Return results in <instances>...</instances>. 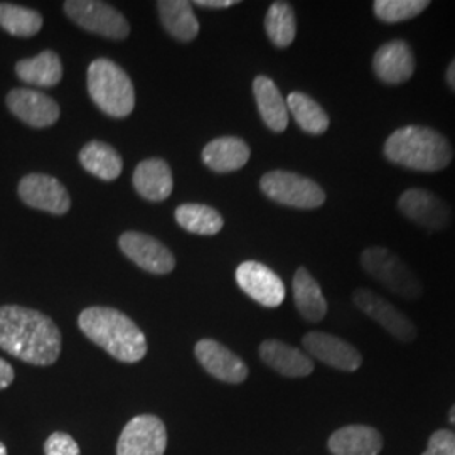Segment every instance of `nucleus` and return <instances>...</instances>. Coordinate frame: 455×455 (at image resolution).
Returning a JSON list of instances; mask_svg holds the SVG:
<instances>
[{
	"label": "nucleus",
	"mask_w": 455,
	"mask_h": 455,
	"mask_svg": "<svg viewBox=\"0 0 455 455\" xmlns=\"http://www.w3.org/2000/svg\"><path fill=\"white\" fill-rule=\"evenodd\" d=\"M61 347V331L46 314L22 306L0 307V349L7 355L34 366H51Z\"/></svg>",
	"instance_id": "obj_1"
},
{
	"label": "nucleus",
	"mask_w": 455,
	"mask_h": 455,
	"mask_svg": "<svg viewBox=\"0 0 455 455\" xmlns=\"http://www.w3.org/2000/svg\"><path fill=\"white\" fill-rule=\"evenodd\" d=\"M83 334L112 358L139 363L146 358L147 339L129 315L114 307H88L78 317Z\"/></svg>",
	"instance_id": "obj_2"
},
{
	"label": "nucleus",
	"mask_w": 455,
	"mask_h": 455,
	"mask_svg": "<svg viewBox=\"0 0 455 455\" xmlns=\"http://www.w3.org/2000/svg\"><path fill=\"white\" fill-rule=\"evenodd\" d=\"M385 157L390 163L420 172H437L452 163L449 140L430 127L408 125L393 132L385 142Z\"/></svg>",
	"instance_id": "obj_3"
},
{
	"label": "nucleus",
	"mask_w": 455,
	"mask_h": 455,
	"mask_svg": "<svg viewBox=\"0 0 455 455\" xmlns=\"http://www.w3.org/2000/svg\"><path fill=\"white\" fill-rule=\"evenodd\" d=\"M88 93L103 114L115 118L129 116L135 108V90L120 66L98 58L88 68Z\"/></svg>",
	"instance_id": "obj_4"
},
{
	"label": "nucleus",
	"mask_w": 455,
	"mask_h": 455,
	"mask_svg": "<svg viewBox=\"0 0 455 455\" xmlns=\"http://www.w3.org/2000/svg\"><path fill=\"white\" fill-rule=\"evenodd\" d=\"M361 267L368 275L396 295L405 299H419L422 295L420 280L407 263L388 248H366L361 255Z\"/></svg>",
	"instance_id": "obj_5"
},
{
	"label": "nucleus",
	"mask_w": 455,
	"mask_h": 455,
	"mask_svg": "<svg viewBox=\"0 0 455 455\" xmlns=\"http://www.w3.org/2000/svg\"><path fill=\"white\" fill-rule=\"evenodd\" d=\"M260 188L272 201L299 210H314L325 201L324 189L315 180L287 171L267 172L261 178Z\"/></svg>",
	"instance_id": "obj_6"
},
{
	"label": "nucleus",
	"mask_w": 455,
	"mask_h": 455,
	"mask_svg": "<svg viewBox=\"0 0 455 455\" xmlns=\"http://www.w3.org/2000/svg\"><path fill=\"white\" fill-rule=\"evenodd\" d=\"M65 14L88 33L120 41L131 34L129 20L112 5L98 0H68Z\"/></svg>",
	"instance_id": "obj_7"
},
{
	"label": "nucleus",
	"mask_w": 455,
	"mask_h": 455,
	"mask_svg": "<svg viewBox=\"0 0 455 455\" xmlns=\"http://www.w3.org/2000/svg\"><path fill=\"white\" fill-rule=\"evenodd\" d=\"M167 430L156 415H137L127 423L118 437L116 455H164Z\"/></svg>",
	"instance_id": "obj_8"
},
{
	"label": "nucleus",
	"mask_w": 455,
	"mask_h": 455,
	"mask_svg": "<svg viewBox=\"0 0 455 455\" xmlns=\"http://www.w3.org/2000/svg\"><path fill=\"white\" fill-rule=\"evenodd\" d=\"M236 283L263 307H278L285 300V285L272 268L260 261H243L236 268Z\"/></svg>",
	"instance_id": "obj_9"
},
{
	"label": "nucleus",
	"mask_w": 455,
	"mask_h": 455,
	"mask_svg": "<svg viewBox=\"0 0 455 455\" xmlns=\"http://www.w3.org/2000/svg\"><path fill=\"white\" fill-rule=\"evenodd\" d=\"M118 244L125 257H129L137 267L148 274L165 275L171 274L176 267V259L171 250L159 240L144 233L127 231L120 236Z\"/></svg>",
	"instance_id": "obj_10"
},
{
	"label": "nucleus",
	"mask_w": 455,
	"mask_h": 455,
	"mask_svg": "<svg viewBox=\"0 0 455 455\" xmlns=\"http://www.w3.org/2000/svg\"><path fill=\"white\" fill-rule=\"evenodd\" d=\"M398 210L410 221L430 231H442L452 221L451 206L432 191L408 189L398 199Z\"/></svg>",
	"instance_id": "obj_11"
},
{
	"label": "nucleus",
	"mask_w": 455,
	"mask_h": 455,
	"mask_svg": "<svg viewBox=\"0 0 455 455\" xmlns=\"http://www.w3.org/2000/svg\"><path fill=\"white\" fill-rule=\"evenodd\" d=\"M353 302L361 312L371 317L388 334L400 342L415 341L417 329L403 312L396 309L388 300L371 292L370 289H358L353 293Z\"/></svg>",
	"instance_id": "obj_12"
},
{
	"label": "nucleus",
	"mask_w": 455,
	"mask_h": 455,
	"mask_svg": "<svg viewBox=\"0 0 455 455\" xmlns=\"http://www.w3.org/2000/svg\"><path fill=\"white\" fill-rule=\"evenodd\" d=\"M17 193L22 203L34 210L66 214L71 208V197L65 186L48 174H28L19 182Z\"/></svg>",
	"instance_id": "obj_13"
},
{
	"label": "nucleus",
	"mask_w": 455,
	"mask_h": 455,
	"mask_svg": "<svg viewBox=\"0 0 455 455\" xmlns=\"http://www.w3.org/2000/svg\"><path fill=\"white\" fill-rule=\"evenodd\" d=\"M7 108L20 122L34 129H46L60 118V105L52 98L29 88L11 90L5 98Z\"/></svg>",
	"instance_id": "obj_14"
},
{
	"label": "nucleus",
	"mask_w": 455,
	"mask_h": 455,
	"mask_svg": "<svg viewBox=\"0 0 455 455\" xmlns=\"http://www.w3.org/2000/svg\"><path fill=\"white\" fill-rule=\"evenodd\" d=\"M302 344L310 358L319 359L339 371H356L363 364L358 349L332 334L314 331L304 336Z\"/></svg>",
	"instance_id": "obj_15"
},
{
	"label": "nucleus",
	"mask_w": 455,
	"mask_h": 455,
	"mask_svg": "<svg viewBox=\"0 0 455 455\" xmlns=\"http://www.w3.org/2000/svg\"><path fill=\"white\" fill-rule=\"evenodd\" d=\"M195 355L199 364L223 383L240 385L248 378V366L243 359L218 341L201 339L195 346Z\"/></svg>",
	"instance_id": "obj_16"
},
{
	"label": "nucleus",
	"mask_w": 455,
	"mask_h": 455,
	"mask_svg": "<svg viewBox=\"0 0 455 455\" xmlns=\"http://www.w3.org/2000/svg\"><path fill=\"white\" fill-rule=\"evenodd\" d=\"M374 75L387 84L408 82L415 71V56L405 41L395 39L374 52Z\"/></svg>",
	"instance_id": "obj_17"
},
{
	"label": "nucleus",
	"mask_w": 455,
	"mask_h": 455,
	"mask_svg": "<svg viewBox=\"0 0 455 455\" xmlns=\"http://www.w3.org/2000/svg\"><path fill=\"white\" fill-rule=\"evenodd\" d=\"M260 358L274 371L287 378H304L314 371L309 355L276 339L261 342Z\"/></svg>",
	"instance_id": "obj_18"
},
{
	"label": "nucleus",
	"mask_w": 455,
	"mask_h": 455,
	"mask_svg": "<svg viewBox=\"0 0 455 455\" xmlns=\"http://www.w3.org/2000/svg\"><path fill=\"white\" fill-rule=\"evenodd\" d=\"M383 439L368 425H347L329 437V451L334 455H378Z\"/></svg>",
	"instance_id": "obj_19"
},
{
	"label": "nucleus",
	"mask_w": 455,
	"mask_h": 455,
	"mask_svg": "<svg viewBox=\"0 0 455 455\" xmlns=\"http://www.w3.org/2000/svg\"><path fill=\"white\" fill-rule=\"evenodd\" d=\"M172 172L164 159H146L133 172V188L147 201L159 203L172 193Z\"/></svg>",
	"instance_id": "obj_20"
},
{
	"label": "nucleus",
	"mask_w": 455,
	"mask_h": 455,
	"mask_svg": "<svg viewBox=\"0 0 455 455\" xmlns=\"http://www.w3.org/2000/svg\"><path fill=\"white\" fill-rule=\"evenodd\" d=\"M253 95L265 125L276 133L285 131L289 125V108L274 80L263 75L257 76L253 82Z\"/></svg>",
	"instance_id": "obj_21"
},
{
	"label": "nucleus",
	"mask_w": 455,
	"mask_h": 455,
	"mask_svg": "<svg viewBox=\"0 0 455 455\" xmlns=\"http://www.w3.org/2000/svg\"><path fill=\"white\" fill-rule=\"evenodd\" d=\"M250 161V147L238 137H220L203 148V163L214 172H235Z\"/></svg>",
	"instance_id": "obj_22"
},
{
	"label": "nucleus",
	"mask_w": 455,
	"mask_h": 455,
	"mask_svg": "<svg viewBox=\"0 0 455 455\" xmlns=\"http://www.w3.org/2000/svg\"><path fill=\"white\" fill-rule=\"evenodd\" d=\"M17 78L20 82L51 88L63 80V63L54 51H43L36 58L20 60L16 65Z\"/></svg>",
	"instance_id": "obj_23"
},
{
	"label": "nucleus",
	"mask_w": 455,
	"mask_h": 455,
	"mask_svg": "<svg viewBox=\"0 0 455 455\" xmlns=\"http://www.w3.org/2000/svg\"><path fill=\"white\" fill-rule=\"evenodd\" d=\"M293 300L300 315L309 323H319L327 314V302L321 285L304 267L293 275Z\"/></svg>",
	"instance_id": "obj_24"
},
{
	"label": "nucleus",
	"mask_w": 455,
	"mask_h": 455,
	"mask_svg": "<svg viewBox=\"0 0 455 455\" xmlns=\"http://www.w3.org/2000/svg\"><path fill=\"white\" fill-rule=\"evenodd\" d=\"M164 29L174 39L189 43L199 33V22L196 19L193 4L188 0H161L157 2Z\"/></svg>",
	"instance_id": "obj_25"
},
{
	"label": "nucleus",
	"mask_w": 455,
	"mask_h": 455,
	"mask_svg": "<svg viewBox=\"0 0 455 455\" xmlns=\"http://www.w3.org/2000/svg\"><path fill=\"white\" fill-rule=\"evenodd\" d=\"M80 163L90 174L107 182L116 180L124 169V161L120 154L114 147L100 140H92L83 147Z\"/></svg>",
	"instance_id": "obj_26"
},
{
	"label": "nucleus",
	"mask_w": 455,
	"mask_h": 455,
	"mask_svg": "<svg viewBox=\"0 0 455 455\" xmlns=\"http://www.w3.org/2000/svg\"><path fill=\"white\" fill-rule=\"evenodd\" d=\"M289 114H292L297 125L310 135H321L329 129V116L324 108L309 95L293 92L285 100Z\"/></svg>",
	"instance_id": "obj_27"
},
{
	"label": "nucleus",
	"mask_w": 455,
	"mask_h": 455,
	"mask_svg": "<svg viewBox=\"0 0 455 455\" xmlns=\"http://www.w3.org/2000/svg\"><path fill=\"white\" fill-rule=\"evenodd\" d=\"M176 221L189 233L212 236L223 229L225 220L212 206L182 204L176 210Z\"/></svg>",
	"instance_id": "obj_28"
},
{
	"label": "nucleus",
	"mask_w": 455,
	"mask_h": 455,
	"mask_svg": "<svg viewBox=\"0 0 455 455\" xmlns=\"http://www.w3.org/2000/svg\"><path fill=\"white\" fill-rule=\"evenodd\" d=\"M0 28L17 37H33L43 28V16L28 7L0 2Z\"/></svg>",
	"instance_id": "obj_29"
},
{
	"label": "nucleus",
	"mask_w": 455,
	"mask_h": 455,
	"mask_svg": "<svg viewBox=\"0 0 455 455\" xmlns=\"http://www.w3.org/2000/svg\"><path fill=\"white\" fill-rule=\"evenodd\" d=\"M265 31L276 48H289L295 39L297 22L289 2H274L265 17Z\"/></svg>",
	"instance_id": "obj_30"
},
{
	"label": "nucleus",
	"mask_w": 455,
	"mask_h": 455,
	"mask_svg": "<svg viewBox=\"0 0 455 455\" xmlns=\"http://www.w3.org/2000/svg\"><path fill=\"white\" fill-rule=\"evenodd\" d=\"M427 7V0H376L373 5L376 17L387 24H396L413 19L422 14Z\"/></svg>",
	"instance_id": "obj_31"
},
{
	"label": "nucleus",
	"mask_w": 455,
	"mask_h": 455,
	"mask_svg": "<svg viewBox=\"0 0 455 455\" xmlns=\"http://www.w3.org/2000/svg\"><path fill=\"white\" fill-rule=\"evenodd\" d=\"M44 455H82L80 445L66 432H54L44 442Z\"/></svg>",
	"instance_id": "obj_32"
},
{
	"label": "nucleus",
	"mask_w": 455,
	"mask_h": 455,
	"mask_svg": "<svg viewBox=\"0 0 455 455\" xmlns=\"http://www.w3.org/2000/svg\"><path fill=\"white\" fill-rule=\"evenodd\" d=\"M422 455H455V434L451 430H437Z\"/></svg>",
	"instance_id": "obj_33"
},
{
	"label": "nucleus",
	"mask_w": 455,
	"mask_h": 455,
	"mask_svg": "<svg viewBox=\"0 0 455 455\" xmlns=\"http://www.w3.org/2000/svg\"><path fill=\"white\" fill-rule=\"evenodd\" d=\"M14 378H16L14 368L5 359L0 358V390L9 388L14 381Z\"/></svg>",
	"instance_id": "obj_34"
},
{
	"label": "nucleus",
	"mask_w": 455,
	"mask_h": 455,
	"mask_svg": "<svg viewBox=\"0 0 455 455\" xmlns=\"http://www.w3.org/2000/svg\"><path fill=\"white\" fill-rule=\"evenodd\" d=\"M235 4H236L235 0H196V5L204 9H228V7H233Z\"/></svg>",
	"instance_id": "obj_35"
},
{
	"label": "nucleus",
	"mask_w": 455,
	"mask_h": 455,
	"mask_svg": "<svg viewBox=\"0 0 455 455\" xmlns=\"http://www.w3.org/2000/svg\"><path fill=\"white\" fill-rule=\"evenodd\" d=\"M447 83L451 84V88L455 92V60L447 68Z\"/></svg>",
	"instance_id": "obj_36"
},
{
	"label": "nucleus",
	"mask_w": 455,
	"mask_h": 455,
	"mask_svg": "<svg viewBox=\"0 0 455 455\" xmlns=\"http://www.w3.org/2000/svg\"><path fill=\"white\" fill-rule=\"evenodd\" d=\"M449 419H451V422L454 423V425H455V405H454V407L451 408V413H449Z\"/></svg>",
	"instance_id": "obj_37"
},
{
	"label": "nucleus",
	"mask_w": 455,
	"mask_h": 455,
	"mask_svg": "<svg viewBox=\"0 0 455 455\" xmlns=\"http://www.w3.org/2000/svg\"><path fill=\"white\" fill-rule=\"evenodd\" d=\"M0 455H7V447L2 442H0Z\"/></svg>",
	"instance_id": "obj_38"
}]
</instances>
